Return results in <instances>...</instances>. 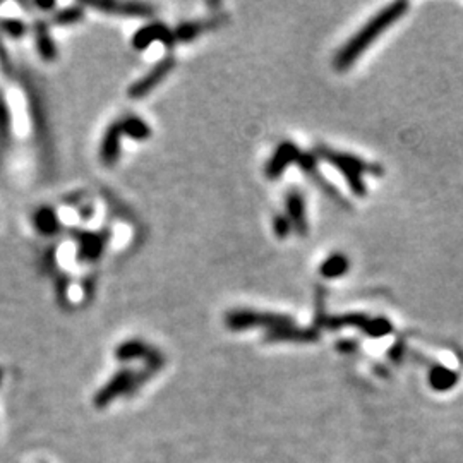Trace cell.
<instances>
[{
  "label": "cell",
  "instance_id": "9",
  "mask_svg": "<svg viewBox=\"0 0 463 463\" xmlns=\"http://www.w3.org/2000/svg\"><path fill=\"white\" fill-rule=\"evenodd\" d=\"M287 217L292 223V229L297 232L300 237L307 235V218H306V201L299 190H290L285 196Z\"/></svg>",
  "mask_w": 463,
  "mask_h": 463
},
{
  "label": "cell",
  "instance_id": "3",
  "mask_svg": "<svg viewBox=\"0 0 463 463\" xmlns=\"http://www.w3.org/2000/svg\"><path fill=\"white\" fill-rule=\"evenodd\" d=\"M330 328V330H340L342 326H357L365 335L372 338L389 335L393 330L391 323L384 318H367L364 314H345V316H323L316 318V328Z\"/></svg>",
  "mask_w": 463,
  "mask_h": 463
},
{
  "label": "cell",
  "instance_id": "10",
  "mask_svg": "<svg viewBox=\"0 0 463 463\" xmlns=\"http://www.w3.org/2000/svg\"><path fill=\"white\" fill-rule=\"evenodd\" d=\"M173 66H176V60H173L172 57L161 60V62L158 64V66L154 67L148 76H144L139 83L134 84V88L131 89L132 98H141V96H144L146 93L152 91V89L156 86V84L160 83V81L164 79V77L168 74L170 71H172Z\"/></svg>",
  "mask_w": 463,
  "mask_h": 463
},
{
  "label": "cell",
  "instance_id": "12",
  "mask_svg": "<svg viewBox=\"0 0 463 463\" xmlns=\"http://www.w3.org/2000/svg\"><path fill=\"white\" fill-rule=\"evenodd\" d=\"M458 372L453 369L446 367L442 364H430L429 365V384L436 391H448L457 386Z\"/></svg>",
  "mask_w": 463,
  "mask_h": 463
},
{
  "label": "cell",
  "instance_id": "17",
  "mask_svg": "<svg viewBox=\"0 0 463 463\" xmlns=\"http://www.w3.org/2000/svg\"><path fill=\"white\" fill-rule=\"evenodd\" d=\"M336 348L343 353H352L359 348V343H357L355 340H340V342L336 343Z\"/></svg>",
  "mask_w": 463,
  "mask_h": 463
},
{
  "label": "cell",
  "instance_id": "14",
  "mask_svg": "<svg viewBox=\"0 0 463 463\" xmlns=\"http://www.w3.org/2000/svg\"><path fill=\"white\" fill-rule=\"evenodd\" d=\"M348 268H350V263H348L347 256L333 254L323 263V265H321L319 271L324 278H338V276L347 273Z\"/></svg>",
  "mask_w": 463,
  "mask_h": 463
},
{
  "label": "cell",
  "instance_id": "6",
  "mask_svg": "<svg viewBox=\"0 0 463 463\" xmlns=\"http://www.w3.org/2000/svg\"><path fill=\"white\" fill-rule=\"evenodd\" d=\"M297 164L300 166V170H302V172L306 173V176L311 178V181L314 182V184L318 185V188L323 190V193L326 194L328 198H331L333 201L336 202V205H340L342 208H348V206H350V205H348L347 199H345L342 194L338 193V189H336L333 184H330V182H328L326 178L323 177V173L319 172L318 161H316L314 154H312V153H302L299 156Z\"/></svg>",
  "mask_w": 463,
  "mask_h": 463
},
{
  "label": "cell",
  "instance_id": "1",
  "mask_svg": "<svg viewBox=\"0 0 463 463\" xmlns=\"http://www.w3.org/2000/svg\"><path fill=\"white\" fill-rule=\"evenodd\" d=\"M407 9H408L407 2H395L381 12H377L375 18L365 24L359 33L353 35L352 38L348 40V43L340 48L335 60H333L336 71H347V69L359 59L365 48L375 42L381 33H384L393 23L398 21V19L407 12Z\"/></svg>",
  "mask_w": 463,
  "mask_h": 463
},
{
  "label": "cell",
  "instance_id": "11",
  "mask_svg": "<svg viewBox=\"0 0 463 463\" xmlns=\"http://www.w3.org/2000/svg\"><path fill=\"white\" fill-rule=\"evenodd\" d=\"M222 21L223 18H213V19H206V21H193V23L182 24V26H178L176 33H172V43L189 42V40L196 38V36L206 33V31L218 28L222 24Z\"/></svg>",
  "mask_w": 463,
  "mask_h": 463
},
{
  "label": "cell",
  "instance_id": "16",
  "mask_svg": "<svg viewBox=\"0 0 463 463\" xmlns=\"http://www.w3.org/2000/svg\"><path fill=\"white\" fill-rule=\"evenodd\" d=\"M404 353H405V343L404 342H396L393 345V348L389 350V357H391L393 362H401L404 360Z\"/></svg>",
  "mask_w": 463,
  "mask_h": 463
},
{
  "label": "cell",
  "instance_id": "5",
  "mask_svg": "<svg viewBox=\"0 0 463 463\" xmlns=\"http://www.w3.org/2000/svg\"><path fill=\"white\" fill-rule=\"evenodd\" d=\"M154 372L152 371V367H148V365H146L144 371L137 376L129 371V369L120 371L119 375L113 376L112 381H108L107 386H103V388L100 389L98 395L95 396V405L96 407H105V405L112 404L117 396L127 395V393L134 391V389L139 386V383H143V381L148 379V377L154 375Z\"/></svg>",
  "mask_w": 463,
  "mask_h": 463
},
{
  "label": "cell",
  "instance_id": "2",
  "mask_svg": "<svg viewBox=\"0 0 463 463\" xmlns=\"http://www.w3.org/2000/svg\"><path fill=\"white\" fill-rule=\"evenodd\" d=\"M312 154H314L316 158H321V160L328 161V164L335 166V168L345 177V181H347L348 188L352 189V193L359 198H364L365 190H367L362 181L364 173H376V176H381V173H383V170H381L377 165L367 164V161L353 156V154L335 152V149L326 148V146H318Z\"/></svg>",
  "mask_w": 463,
  "mask_h": 463
},
{
  "label": "cell",
  "instance_id": "8",
  "mask_svg": "<svg viewBox=\"0 0 463 463\" xmlns=\"http://www.w3.org/2000/svg\"><path fill=\"white\" fill-rule=\"evenodd\" d=\"M300 154H302V152H300L294 143H282L276 148V152L273 153V156L270 158V161H268L266 176L270 177L271 181L278 178L288 165L297 164Z\"/></svg>",
  "mask_w": 463,
  "mask_h": 463
},
{
  "label": "cell",
  "instance_id": "4",
  "mask_svg": "<svg viewBox=\"0 0 463 463\" xmlns=\"http://www.w3.org/2000/svg\"><path fill=\"white\" fill-rule=\"evenodd\" d=\"M225 323L234 331H242L254 326H265L268 330H275V328L290 326V324H294V319L285 314L259 312L253 311V309H237V311H230L227 314Z\"/></svg>",
  "mask_w": 463,
  "mask_h": 463
},
{
  "label": "cell",
  "instance_id": "13",
  "mask_svg": "<svg viewBox=\"0 0 463 463\" xmlns=\"http://www.w3.org/2000/svg\"><path fill=\"white\" fill-rule=\"evenodd\" d=\"M156 352L158 350L148 347V345L141 342V340H132V342H125L120 345L119 350H117V357H119V360H134V359L149 360Z\"/></svg>",
  "mask_w": 463,
  "mask_h": 463
},
{
  "label": "cell",
  "instance_id": "15",
  "mask_svg": "<svg viewBox=\"0 0 463 463\" xmlns=\"http://www.w3.org/2000/svg\"><path fill=\"white\" fill-rule=\"evenodd\" d=\"M273 230H275L276 237H280V239H285L290 235L292 223H290V220H288L287 215H276L275 222H273Z\"/></svg>",
  "mask_w": 463,
  "mask_h": 463
},
{
  "label": "cell",
  "instance_id": "7",
  "mask_svg": "<svg viewBox=\"0 0 463 463\" xmlns=\"http://www.w3.org/2000/svg\"><path fill=\"white\" fill-rule=\"evenodd\" d=\"M319 338V328H297L295 324L290 326L275 328L266 331V342H316Z\"/></svg>",
  "mask_w": 463,
  "mask_h": 463
}]
</instances>
